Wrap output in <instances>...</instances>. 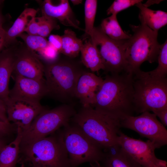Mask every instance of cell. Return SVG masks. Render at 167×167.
I'll use <instances>...</instances> for the list:
<instances>
[{
	"mask_svg": "<svg viewBox=\"0 0 167 167\" xmlns=\"http://www.w3.org/2000/svg\"><path fill=\"white\" fill-rule=\"evenodd\" d=\"M97 111L121 120L135 112L133 75L127 73L108 75L91 106Z\"/></svg>",
	"mask_w": 167,
	"mask_h": 167,
	"instance_id": "cell-1",
	"label": "cell"
},
{
	"mask_svg": "<svg viewBox=\"0 0 167 167\" xmlns=\"http://www.w3.org/2000/svg\"><path fill=\"white\" fill-rule=\"evenodd\" d=\"M71 121L103 150L117 144L121 120L104 114L91 106H82Z\"/></svg>",
	"mask_w": 167,
	"mask_h": 167,
	"instance_id": "cell-2",
	"label": "cell"
},
{
	"mask_svg": "<svg viewBox=\"0 0 167 167\" xmlns=\"http://www.w3.org/2000/svg\"><path fill=\"white\" fill-rule=\"evenodd\" d=\"M133 35L128 39L120 41L126 63L127 72L133 74L140 70L145 61L152 63L157 61L161 45L157 41L158 32L143 23L131 25Z\"/></svg>",
	"mask_w": 167,
	"mask_h": 167,
	"instance_id": "cell-3",
	"label": "cell"
},
{
	"mask_svg": "<svg viewBox=\"0 0 167 167\" xmlns=\"http://www.w3.org/2000/svg\"><path fill=\"white\" fill-rule=\"evenodd\" d=\"M85 71L77 63L69 59H59L44 66V76L47 95L62 102L70 104L75 97L79 78Z\"/></svg>",
	"mask_w": 167,
	"mask_h": 167,
	"instance_id": "cell-4",
	"label": "cell"
},
{
	"mask_svg": "<svg viewBox=\"0 0 167 167\" xmlns=\"http://www.w3.org/2000/svg\"><path fill=\"white\" fill-rule=\"evenodd\" d=\"M20 146L25 160L33 167H72L61 131Z\"/></svg>",
	"mask_w": 167,
	"mask_h": 167,
	"instance_id": "cell-5",
	"label": "cell"
},
{
	"mask_svg": "<svg viewBox=\"0 0 167 167\" xmlns=\"http://www.w3.org/2000/svg\"><path fill=\"white\" fill-rule=\"evenodd\" d=\"M135 112L142 113L167 107V79L146 76L140 69L134 73Z\"/></svg>",
	"mask_w": 167,
	"mask_h": 167,
	"instance_id": "cell-6",
	"label": "cell"
},
{
	"mask_svg": "<svg viewBox=\"0 0 167 167\" xmlns=\"http://www.w3.org/2000/svg\"><path fill=\"white\" fill-rule=\"evenodd\" d=\"M76 112L71 104H62L51 109H46L36 116L27 130L22 131L20 146L48 136L67 126Z\"/></svg>",
	"mask_w": 167,
	"mask_h": 167,
	"instance_id": "cell-7",
	"label": "cell"
},
{
	"mask_svg": "<svg viewBox=\"0 0 167 167\" xmlns=\"http://www.w3.org/2000/svg\"><path fill=\"white\" fill-rule=\"evenodd\" d=\"M61 131L64 143L72 167L86 163L101 162L103 149L95 143L76 125L69 123Z\"/></svg>",
	"mask_w": 167,
	"mask_h": 167,
	"instance_id": "cell-8",
	"label": "cell"
},
{
	"mask_svg": "<svg viewBox=\"0 0 167 167\" xmlns=\"http://www.w3.org/2000/svg\"><path fill=\"white\" fill-rule=\"evenodd\" d=\"M89 37L100 54L104 71L110 74L128 73L120 41L110 38L102 32L100 26L94 27Z\"/></svg>",
	"mask_w": 167,
	"mask_h": 167,
	"instance_id": "cell-9",
	"label": "cell"
},
{
	"mask_svg": "<svg viewBox=\"0 0 167 167\" xmlns=\"http://www.w3.org/2000/svg\"><path fill=\"white\" fill-rule=\"evenodd\" d=\"M136 116H127L121 120V127L132 130L154 143L157 148L167 144V130L153 113L145 112Z\"/></svg>",
	"mask_w": 167,
	"mask_h": 167,
	"instance_id": "cell-10",
	"label": "cell"
},
{
	"mask_svg": "<svg viewBox=\"0 0 167 167\" xmlns=\"http://www.w3.org/2000/svg\"><path fill=\"white\" fill-rule=\"evenodd\" d=\"M117 144L143 167H167L166 161L156 157L155 153L156 146L149 140L144 141L135 139L120 131Z\"/></svg>",
	"mask_w": 167,
	"mask_h": 167,
	"instance_id": "cell-11",
	"label": "cell"
},
{
	"mask_svg": "<svg viewBox=\"0 0 167 167\" xmlns=\"http://www.w3.org/2000/svg\"><path fill=\"white\" fill-rule=\"evenodd\" d=\"M5 105L9 121L22 131L27 130L36 116L46 109L40 102L9 97Z\"/></svg>",
	"mask_w": 167,
	"mask_h": 167,
	"instance_id": "cell-12",
	"label": "cell"
},
{
	"mask_svg": "<svg viewBox=\"0 0 167 167\" xmlns=\"http://www.w3.org/2000/svg\"><path fill=\"white\" fill-rule=\"evenodd\" d=\"M15 84L9 90V98L40 102L43 97L47 95L45 79H38L15 76Z\"/></svg>",
	"mask_w": 167,
	"mask_h": 167,
	"instance_id": "cell-13",
	"label": "cell"
},
{
	"mask_svg": "<svg viewBox=\"0 0 167 167\" xmlns=\"http://www.w3.org/2000/svg\"><path fill=\"white\" fill-rule=\"evenodd\" d=\"M44 71V66L35 53L26 50L14 54V76L41 79Z\"/></svg>",
	"mask_w": 167,
	"mask_h": 167,
	"instance_id": "cell-14",
	"label": "cell"
},
{
	"mask_svg": "<svg viewBox=\"0 0 167 167\" xmlns=\"http://www.w3.org/2000/svg\"><path fill=\"white\" fill-rule=\"evenodd\" d=\"M103 80L101 77L86 71L80 75L76 86L75 97L79 100L82 106L93 105Z\"/></svg>",
	"mask_w": 167,
	"mask_h": 167,
	"instance_id": "cell-15",
	"label": "cell"
},
{
	"mask_svg": "<svg viewBox=\"0 0 167 167\" xmlns=\"http://www.w3.org/2000/svg\"><path fill=\"white\" fill-rule=\"evenodd\" d=\"M42 15L58 19L62 24L72 27L84 31L79 27V21L76 18L67 0H61L58 4L55 5L49 0H45L42 4Z\"/></svg>",
	"mask_w": 167,
	"mask_h": 167,
	"instance_id": "cell-16",
	"label": "cell"
},
{
	"mask_svg": "<svg viewBox=\"0 0 167 167\" xmlns=\"http://www.w3.org/2000/svg\"><path fill=\"white\" fill-rule=\"evenodd\" d=\"M14 63V53L9 49L0 53V99L5 104L9 98V82Z\"/></svg>",
	"mask_w": 167,
	"mask_h": 167,
	"instance_id": "cell-17",
	"label": "cell"
},
{
	"mask_svg": "<svg viewBox=\"0 0 167 167\" xmlns=\"http://www.w3.org/2000/svg\"><path fill=\"white\" fill-rule=\"evenodd\" d=\"M103 167H143L117 144L104 150Z\"/></svg>",
	"mask_w": 167,
	"mask_h": 167,
	"instance_id": "cell-18",
	"label": "cell"
},
{
	"mask_svg": "<svg viewBox=\"0 0 167 167\" xmlns=\"http://www.w3.org/2000/svg\"><path fill=\"white\" fill-rule=\"evenodd\" d=\"M140 10L139 18L141 23L146 25L152 30H158L167 24V13L160 10L154 11L143 6L142 2L135 5Z\"/></svg>",
	"mask_w": 167,
	"mask_h": 167,
	"instance_id": "cell-19",
	"label": "cell"
},
{
	"mask_svg": "<svg viewBox=\"0 0 167 167\" xmlns=\"http://www.w3.org/2000/svg\"><path fill=\"white\" fill-rule=\"evenodd\" d=\"M37 10L26 8L16 19L12 26L6 34V45L13 42L16 38L23 32H26L29 25L36 17Z\"/></svg>",
	"mask_w": 167,
	"mask_h": 167,
	"instance_id": "cell-20",
	"label": "cell"
},
{
	"mask_svg": "<svg viewBox=\"0 0 167 167\" xmlns=\"http://www.w3.org/2000/svg\"><path fill=\"white\" fill-rule=\"evenodd\" d=\"M15 138L7 144L0 154V167H15L20 153L22 130L17 128Z\"/></svg>",
	"mask_w": 167,
	"mask_h": 167,
	"instance_id": "cell-21",
	"label": "cell"
},
{
	"mask_svg": "<svg viewBox=\"0 0 167 167\" xmlns=\"http://www.w3.org/2000/svg\"><path fill=\"white\" fill-rule=\"evenodd\" d=\"M80 52L82 62L87 68L93 72H98L101 70H104V66L100 54L90 39L83 44Z\"/></svg>",
	"mask_w": 167,
	"mask_h": 167,
	"instance_id": "cell-22",
	"label": "cell"
},
{
	"mask_svg": "<svg viewBox=\"0 0 167 167\" xmlns=\"http://www.w3.org/2000/svg\"><path fill=\"white\" fill-rule=\"evenodd\" d=\"M59 28L56 19L42 15L40 17H36L26 32L30 35H36L45 38L53 29Z\"/></svg>",
	"mask_w": 167,
	"mask_h": 167,
	"instance_id": "cell-23",
	"label": "cell"
},
{
	"mask_svg": "<svg viewBox=\"0 0 167 167\" xmlns=\"http://www.w3.org/2000/svg\"><path fill=\"white\" fill-rule=\"evenodd\" d=\"M100 27L106 35L115 41L127 40L131 35L123 30L118 21L116 15H112L109 17L103 19Z\"/></svg>",
	"mask_w": 167,
	"mask_h": 167,
	"instance_id": "cell-24",
	"label": "cell"
},
{
	"mask_svg": "<svg viewBox=\"0 0 167 167\" xmlns=\"http://www.w3.org/2000/svg\"><path fill=\"white\" fill-rule=\"evenodd\" d=\"M61 36L62 46L60 53L71 58L77 57L83 47L82 41L78 38L75 32L70 29L65 30L64 34Z\"/></svg>",
	"mask_w": 167,
	"mask_h": 167,
	"instance_id": "cell-25",
	"label": "cell"
},
{
	"mask_svg": "<svg viewBox=\"0 0 167 167\" xmlns=\"http://www.w3.org/2000/svg\"><path fill=\"white\" fill-rule=\"evenodd\" d=\"M157 61L158 65L154 70L148 72L143 71L145 75L154 78H166L167 74V41L160 45Z\"/></svg>",
	"mask_w": 167,
	"mask_h": 167,
	"instance_id": "cell-26",
	"label": "cell"
},
{
	"mask_svg": "<svg viewBox=\"0 0 167 167\" xmlns=\"http://www.w3.org/2000/svg\"><path fill=\"white\" fill-rule=\"evenodd\" d=\"M97 1L86 0L84 5L85 36H90L94 28V22L96 12Z\"/></svg>",
	"mask_w": 167,
	"mask_h": 167,
	"instance_id": "cell-27",
	"label": "cell"
},
{
	"mask_svg": "<svg viewBox=\"0 0 167 167\" xmlns=\"http://www.w3.org/2000/svg\"><path fill=\"white\" fill-rule=\"evenodd\" d=\"M18 36L24 41L29 50L33 52H38L49 44L45 38L38 35L22 33Z\"/></svg>",
	"mask_w": 167,
	"mask_h": 167,
	"instance_id": "cell-28",
	"label": "cell"
},
{
	"mask_svg": "<svg viewBox=\"0 0 167 167\" xmlns=\"http://www.w3.org/2000/svg\"><path fill=\"white\" fill-rule=\"evenodd\" d=\"M143 1L141 0H115L107 10V15H117L119 12Z\"/></svg>",
	"mask_w": 167,
	"mask_h": 167,
	"instance_id": "cell-29",
	"label": "cell"
},
{
	"mask_svg": "<svg viewBox=\"0 0 167 167\" xmlns=\"http://www.w3.org/2000/svg\"><path fill=\"white\" fill-rule=\"evenodd\" d=\"M38 52L39 56L47 63L54 62L59 59V53L49 43L46 47Z\"/></svg>",
	"mask_w": 167,
	"mask_h": 167,
	"instance_id": "cell-30",
	"label": "cell"
},
{
	"mask_svg": "<svg viewBox=\"0 0 167 167\" xmlns=\"http://www.w3.org/2000/svg\"><path fill=\"white\" fill-rule=\"evenodd\" d=\"M17 127L11 122H0V138L6 139L15 131H17Z\"/></svg>",
	"mask_w": 167,
	"mask_h": 167,
	"instance_id": "cell-31",
	"label": "cell"
},
{
	"mask_svg": "<svg viewBox=\"0 0 167 167\" xmlns=\"http://www.w3.org/2000/svg\"><path fill=\"white\" fill-rule=\"evenodd\" d=\"M48 41L49 43L60 53L62 46L61 36L58 35H50L49 36Z\"/></svg>",
	"mask_w": 167,
	"mask_h": 167,
	"instance_id": "cell-32",
	"label": "cell"
},
{
	"mask_svg": "<svg viewBox=\"0 0 167 167\" xmlns=\"http://www.w3.org/2000/svg\"><path fill=\"white\" fill-rule=\"evenodd\" d=\"M160 119L161 123L165 126H167V107L155 109L152 111Z\"/></svg>",
	"mask_w": 167,
	"mask_h": 167,
	"instance_id": "cell-33",
	"label": "cell"
},
{
	"mask_svg": "<svg viewBox=\"0 0 167 167\" xmlns=\"http://www.w3.org/2000/svg\"><path fill=\"white\" fill-rule=\"evenodd\" d=\"M0 122H10L8 119L5 105L0 99Z\"/></svg>",
	"mask_w": 167,
	"mask_h": 167,
	"instance_id": "cell-34",
	"label": "cell"
},
{
	"mask_svg": "<svg viewBox=\"0 0 167 167\" xmlns=\"http://www.w3.org/2000/svg\"><path fill=\"white\" fill-rule=\"evenodd\" d=\"M6 32L3 28L0 29V53L6 46L5 40Z\"/></svg>",
	"mask_w": 167,
	"mask_h": 167,
	"instance_id": "cell-35",
	"label": "cell"
},
{
	"mask_svg": "<svg viewBox=\"0 0 167 167\" xmlns=\"http://www.w3.org/2000/svg\"><path fill=\"white\" fill-rule=\"evenodd\" d=\"M161 1L160 0H148L145 3L143 4V6H144L148 7L149 6L152 4H153L155 3H158L159 2H160Z\"/></svg>",
	"mask_w": 167,
	"mask_h": 167,
	"instance_id": "cell-36",
	"label": "cell"
},
{
	"mask_svg": "<svg viewBox=\"0 0 167 167\" xmlns=\"http://www.w3.org/2000/svg\"><path fill=\"white\" fill-rule=\"evenodd\" d=\"M7 144L6 139L0 138V154L3 148Z\"/></svg>",
	"mask_w": 167,
	"mask_h": 167,
	"instance_id": "cell-37",
	"label": "cell"
},
{
	"mask_svg": "<svg viewBox=\"0 0 167 167\" xmlns=\"http://www.w3.org/2000/svg\"><path fill=\"white\" fill-rule=\"evenodd\" d=\"M90 167H103L101 166L100 162H96L90 163Z\"/></svg>",
	"mask_w": 167,
	"mask_h": 167,
	"instance_id": "cell-38",
	"label": "cell"
},
{
	"mask_svg": "<svg viewBox=\"0 0 167 167\" xmlns=\"http://www.w3.org/2000/svg\"><path fill=\"white\" fill-rule=\"evenodd\" d=\"M71 1L74 5H75L81 3L83 1L82 0H71Z\"/></svg>",
	"mask_w": 167,
	"mask_h": 167,
	"instance_id": "cell-39",
	"label": "cell"
},
{
	"mask_svg": "<svg viewBox=\"0 0 167 167\" xmlns=\"http://www.w3.org/2000/svg\"><path fill=\"white\" fill-rule=\"evenodd\" d=\"M3 22V19L1 14L0 13V29H3L2 25Z\"/></svg>",
	"mask_w": 167,
	"mask_h": 167,
	"instance_id": "cell-40",
	"label": "cell"
},
{
	"mask_svg": "<svg viewBox=\"0 0 167 167\" xmlns=\"http://www.w3.org/2000/svg\"><path fill=\"white\" fill-rule=\"evenodd\" d=\"M3 1L0 0V5L1 4H2Z\"/></svg>",
	"mask_w": 167,
	"mask_h": 167,
	"instance_id": "cell-41",
	"label": "cell"
},
{
	"mask_svg": "<svg viewBox=\"0 0 167 167\" xmlns=\"http://www.w3.org/2000/svg\"></svg>",
	"mask_w": 167,
	"mask_h": 167,
	"instance_id": "cell-42",
	"label": "cell"
}]
</instances>
